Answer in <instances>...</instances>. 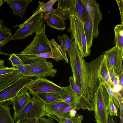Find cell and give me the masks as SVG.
<instances>
[{
	"label": "cell",
	"instance_id": "cell-1",
	"mask_svg": "<svg viewBox=\"0 0 123 123\" xmlns=\"http://www.w3.org/2000/svg\"><path fill=\"white\" fill-rule=\"evenodd\" d=\"M69 57L74 81L81 89L82 96L93 104L94 94L99 85L98 75L103 55L87 62L84 60L78 46L73 41Z\"/></svg>",
	"mask_w": 123,
	"mask_h": 123
},
{
	"label": "cell",
	"instance_id": "cell-2",
	"mask_svg": "<svg viewBox=\"0 0 123 123\" xmlns=\"http://www.w3.org/2000/svg\"><path fill=\"white\" fill-rule=\"evenodd\" d=\"M95 92L93 103L96 123H107L110 95L100 80Z\"/></svg>",
	"mask_w": 123,
	"mask_h": 123
},
{
	"label": "cell",
	"instance_id": "cell-3",
	"mask_svg": "<svg viewBox=\"0 0 123 123\" xmlns=\"http://www.w3.org/2000/svg\"><path fill=\"white\" fill-rule=\"evenodd\" d=\"M43 16V13L37 8L33 14L24 23L14 26L19 28L12 35L10 41L25 39L36 33L44 23Z\"/></svg>",
	"mask_w": 123,
	"mask_h": 123
},
{
	"label": "cell",
	"instance_id": "cell-4",
	"mask_svg": "<svg viewBox=\"0 0 123 123\" xmlns=\"http://www.w3.org/2000/svg\"><path fill=\"white\" fill-rule=\"evenodd\" d=\"M46 27L44 23L35 33V36L31 43L23 50L17 54L27 55L50 51L51 45L46 34Z\"/></svg>",
	"mask_w": 123,
	"mask_h": 123
},
{
	"label": "cell",
	"instance_id": "cell-5",
	"mask_svg": "<svg viewBox=\"0 0 123 123\" xmlns=\"http://www.w3.org/2000/svg\"><path fill=\"white\" fill-rule=\"evenodd\" d=\"M70 21L68 32L71 33V38L74 39L84 57L89 56L84 29V24L74 15H69Z\"/></svg>",
	"mask_w": 123,
	"mask_h": 123
},
{
	"label": "cell",
	"instance_id": "cell-6",
	"mask_svg": "<svg viewBox=\"0 0 123 123\" xmlns=\"http://www.w3.org/2000/svg\"><path fill=\"white\" fill-rule=\"evenodd\" d=\"M53 65L50 61L48 62L47 58H42L32 63L29 64V67L23 76L35 77L37 78H44L55 77L57 70L53 68Z\"/></svg>",
	"mask_w": 123,
	"mask_h": 123
},
{
	"label": "cell",
	"instance_id": "cell-7",
	"mask_svg": "<svg viewBox=\"0 0 123 123\" xmlns=\"http://www.w3.org/2000/svg\"><path fill=\"white\" fill-rule=\"evenodd\" d=\"M44 103L34 95L28 101L22 110L14 119L16 122L24 118L39 119L46 116Z\"/></svg>",
	"mask_w": 123,
	"mask_h": 123
},
{
	"label": "cell",
	"instance_id": "cell-8",
	"mask_svg": "<svg viewBox=\"0 0 123 123\" xmlns=\"http://www.w3.org/2000/svg\"><path fill=\"white\" fill-rule=\"evenodd\" d=\"M37 78L22 76L11 85L0 92V103L11 101L19 92Z\"/></svg>",
	"mask_w": 123,
	"mask_h": 123
},
{
	"label": "cell",
	"instance_id": "cell-9",
	"mask_svg": "<svg viewBox=\"0 0 123 123\" xmlns=\"http://www.w3.org/2000/svg\"><path fill=\"white\" fill-rule=\"evenodd\" d=\"M29 93L32 95L38 92H48L61 94L64 87L60 86L45 78H37L27 86Z\"/></svg>",
	"mask_w": 123,
	"mask_h": 123
},
{
	"label": "cell",
	"instance_id": "cell-10",
	"mask_svg": "<svg viewBox=\"0 0 123 123\" xmlns=\"http://www.w3.org/2000/svg\"><path fill=\"white\" fill-rule=\"evenodd\" d=\"M92 23L93 27V38L98 36V25L103 19L98 3L95 0H81Z\"/></svg>",
	"mask_w": 123,
	"mask_h": 123
},
{
	"label": "cell",
	"instance_id": "cell-11",
	"mask_svg": "<svg viewBox=\"0 0 123 123\" xmlns=\"http://www.w3.org/2000/svg\"><path fill=\"white\" fill-rule=\"evenodd\" d=\"M103 55L107 59L109 70L111 67H112L119 74L123 70V49L115 46L104 52Z\"/></svg>",
	"mask_w": 123,
	"mask_h": 123
},
{
	"label": "cell",
	"instance_id": "cell-12",
	"mask_svg": "<svg viewBox=\"0 0 123 123\" xmlns=\"http://www.w3.org/2000/svg\"><path fill=\"white\" fill-rule=\"evenodd\" d=\"M64 89L63 92L60 94L62 100L74 110L77 111L80 109L85 110L80 103L81 96L78 95L73 90L70 85L64 87Z\"/></svg>",
	"mask_w": 123,
	"mask_h": 123
},
{
	"label": "cell",
	"instance_id": "cell-13",
	"mask_svg": "<svg viewBox=\"0 0 123 123\" xmlns=\"http://www.w3.org/2000/svg\"><path fill=\"white\" fill-rule=\"evenodd\" d=\"M28 90L27 88L24 89L18 93L11 100L14 110V119L15 118L31 98Z\"/></svg>",
	"mask_w": 123,
	"mask_h": 123
},
{
	"label": "cell",
	"instance_id": "cell-14",
	"mask_svg": "<svg viewBox=\"0 0 123 123\" xmlns=\"http://www.w3.org/2000/svg\"><path fill=\"white\" fill-rule=\"evenodd\" d=\"M57 1V0H50L45 3L39 1L38 6L37 8L40 12L53 13L62 18L64 20H66L69 16L68 11H64L58 8L55 9L53 8L54 4Z\"/></svg>",
	"mask_w": 123,
	"mask_h": 123
},
{
	"label": "cell",
	"instance_id": "cell-15",
	"mask_svg": "<svg viewBox=\"0 0 123 123\" xmlns=\"http://www.w3.org/2000/svg\"><path fill=\"white\" fill-rule=\"evenodd\" d=\"M7 3L12 10L13 15L19 16L21 19L24 17L28 5L32 1L31 0H3Z\"/></svg>",
	"mask_w": 123,
	"mask_h": 123
},
{
	"label": "cell",
	"instance_id": "cell-16",
	"mask_svg": "<svg viewBox=\"0 0 123 123\" xmlns=\"http://www.w3.org/2000/svg\"><path fill=\"white\" fill-rule=\"evenodd\" d=\"M43 19L47 25L58 30L63 31L66 28V25L63 19L54 14L43 13Z\"/></svg>",
	"mask_w": 123,
	"mask_h": 123
},
{
	"label": "cell",
	"instance_id": "cell-17",
	"mask_svg": "<svg viewBox=\"0 0 123 123\" xmlns=\"http://www.w3.org/2000/svg\"><path fill=\"white\" fill-rule=\"evenodd\" d=\"M51 45V51L54 57V60L59 61L64 60L67 63H69L67 55V50L66 47L61 44L59 45L53 39L50 40Z\"/></svg>",
	"mask_w": 123,
	"mask_h": 123
},
{
	"label": "cell",
	"instance_id": "cell-18",
	"mask_svg": "<svg viewBox=\"0 0 123 123\" xmlns=\"http://www.w3.org/2000/svg\"><path fill=\"white\" fill-rule=\"evenodd\" d=\"M87 13L85 6L81 0H74L69 15L75 16L84 24Z\"/></svg>",
	"mask_w": 123,
	"mask_h": 123
},
{
	"label": "cell",
	"instance_id": "cell-19",
	"mask_svg": "<svg viewBox=\"0 0 123 123\" xmlns=\"http://www.w3.org/2000/svg\"><path fill=\"white\" fill-rule=\"evenodd\" d=\"M84 29L87 45V51L90 55L92 45L93 37V27L92 23L87 12V13Z\"/></svg>",
	"mask_w": 123,
	"mask_h": 123
},
{
	"label": "cell",
	"instance_id": "cell-20",
	"mask_svg": "<svg viewBox=\"0 0 123 123\" xmlns=\"http://www.w3.org/2000/svg\"><path fill=\"white\" fill-rule=\"evenodd\" d=\"M11 101L0 103V123H15L8 104Z\"/></svg>",
	"mask_w": 123,
	"mask_h": 123
},
{
	"label": "cell",
	"instance_id": "cell-21",
	"mask_svg": "<svg viewBox=\"0 0 123 123\" xmlns=\"http://www.w3.org/2000/svg\"><path fill=\"white\" fill-rule=\"evenodd\" d=\"M45 115L55 119L59 123H81L83 119L82 115L77 113L74 116L68 118L61 117L52 113L46 112Z\"/></svg>",
	"mask_w": 123,
	"mask_h": 123
},
{
	"label": "cell",
	"instance_id": "cell-22",
	"mask_svg": "<svg viewBox=\"0 0 123 123\" xmlns=\"http://www.w3.org/2000/svg\"><path fill=\"white\" fill-rule=\"evenodd\" d=\"M33 95L40 99L44 104L56 101L62 100L60 94L56 93L38 92L36 93Z\"/></svg>",
	"mask_w": 123,
	"mask_h": 123
},
{
	"label": "cell",
	"instance_id": "cell-23",
	"mask_svg": "<svg viewBox=\"0 0 123 123\" xmlns=\"http://www.w3.org/2000/svg\"><path fill=\"white\" fill-rule=\"evenodd\" d=\"M12 36L11 29L2 24L0 25V53L1 48L10 41Z\"/></svg>",
	"mask_w": 123,
	"mask_h": 123
},
{
	"label": "cell",
	"instance_id": "cell-24",
	"mask_svg": "<svg viewBox=\"0 0 123 123\" xmlns=\"http://www.w3.org/2000/svg\"><path fill=\"white\" fill-rule=\"evenodd\" d=\"M68 106V104L63 101H57L44 104V108L46 112L52 113Z\"/></svg>",
	"mask_w": 123,
	"mask_h": 123
},
{
	"label": "cell",
	"instance_id": "cell-25",
	"mask_svg": "<svg viewBox=\"0 0 123 123\" xmlns=\"http://www.w3.org/2000/svg\"><path fill=\"white\" fill-rule=\"evenodd\" d=\"M99 74L104 81L112 89L114 86L110 77L107 59L104 56L100 67Z\"/></svg>",
	"mask_w": 123,
	"mask_h": 123
},
{
	"label": "cell",
	"instance_id": "cell-26",
	"mask_svg": "<svg viewBox=\"0 0 123 123\" xmlns=\"http://www.w3.org/2000/svg\"><path fill=\"white\" fill-rule=\"evenodd\" d=\"M114 43L116 46L123 49V28L121 24L117 25L114 28Z\"/></svg>",
	"mask_w": 123,
	"mask_h": 123
},
{
	"label": "cell",
	"instance_id": "cell-27",
	"mask_svg": "<svg viewBox=\"0 0 123 123\" xmlns=\"http://www.w3.org/2000/svg\"><path fill=\"white\" fill-rule=\"evenodd\" d=\"M57 37L61 44L64 46L66 48L69 56L73 46V40L71 38L70 39L65 34L62 36L58 35Z\"/></svg>",
	"mask_w": 123,
	"mask_h": 123
},
{
	"label": "cell",
	"instance_id": "cell-28",
	"mask_svg": "<svg viewBox=\"0 0 123 123\" xmlns=\"http://www.w3.org/2000/svg\"><path fill=\"white\" fill-rule=\"evenodd\" d=\"M22 75L18 72L0 75V86L3 85Z\"/></svg>",
	"mask_w": 123,
	"mask_h": 123
},
{
	"label": "cell",
	"instance_id": "cell-29",
	"mask_svg": "<svg viewBox=\"0 0 123 123\" xmlns=\"http://www.w3.org/2000/svg\"><path fill=\"white\" fill-rule=\"evenodd\" d=\"M74 0H58L57 8L69 12L72 7Z\"/></svg>",
	"mask_w": 123,
	"mask_h": 123
},
{
	"label": "cell",
	"instance_id": "cell-30",
	"mask_svg": "<svg viewBox=\"0 0 123 123\" xmlns=\"http://www.w3.org/2000/svg\"><path fill=\"white\" fill-rule=\"evenodd\" d=\"M117 107L112 98V97L110 95L109 101L108 106V112L110 116H119L118 113V110Z\"/></svg>",
	"mask_w": 123,
	"mask_h": 123
},
{
	"label": "cell",
	"instance_id": "cell-31",
	"mask_svg": "<svg viewBox=\"0 0 123 123\" xmlns=\"http://www.w3.org/2000/svg\"><path fill=\"white\" fill-rule=\"evenodd\" d=\"M8 59L13 67L17 68L24 64L21 58L14 53L10 55Z\"/></svg>",
	"mask_w": 123,
	"mask_h": 123
},
{
	"label": "cell",
	"instance_id": "cell-32",
	"mask_svg": "<svg viewBox=\"0 0 123 123\" xmlns=\"http://www.w3.org/2000/svg\"><path fill=\"white\" fill-rule=\"evenodd\" d=\"M69 85L71 88L78 95L81 96L83 94L81 90L78 85L75 82L73 77L70 76L68 78Z\"/></svg>",
	"mask_w": 123,
	"mask_h": 123
},
{
	"label": "cell",
	"instance_id": "cell-33",
	"mask_svg": "<svg viewBox=\"0 0 123 123\" xmlns=\"http://www.w3.org/2000/svg\"><path fill=\"white\" fill-rule=\"evenodd\" d=\"M17 68L14 67H8L4 66L0 69V75L18 72Z\"/></svg>",
	"mask_w": 123,
	"mask_h": 123
},
{
	"label": "cell",
	"instance_id": "cell-34",
	"mask_svg": "<svg viewBox=\"0 0 123 123\" xmlns=\"http://www.w3.org/2000/svg\"><path fill=\"white\" fill-rule=\"evenodd\" d=\"M116 1L117 4L119 8L121 18V25L123 26V0H116Z\"/></svg>",
	"mask_w": 123,
	"mask_h": 123
},
{
	"label": "cell",
	"instance_id": "cell-35",
	"mask_svg": "<svg viewBox=\"0 0 123 123\" xmlns=\"http://www.w3.org/2000/svg\"><path fill=\"white\" fill-rule=\"evenodd\" d=\"M40 123H56L52 118L49 117H42L39 119Z\"/></svg>",
	"mask_w": 123,
	"mask_h": 123
},
{
	"label": "cell",
	"instance_id": "cell-36",
	"mask_svg": "<svg viewBox=\"0 0 123 123\" xmlns=\"http://www.w3.org/2000/svg\"><path fill=\"white\" fill-rule=\"evenodd\" d=\"M37 119L35 118H24L17 121L16 123H35Z\"/></svg>",
	"mask_w": 123,
	"mask_h": 123
},
{
	"label": "cell",
	"instance_id": "cell-37",
	"mask_svg": "<svg viewBox=\"0 0 123 123\" xmlns=\"http://www.w3.org/2000/svg\"><path fill=\"white\" fill-rule=\"evenodd\" d=\"M109 74L110 78L112 82L115 77L117 75L115 69L112 67H111L109 70Z\"/></svg>",
	"mask_w": 123,
	"mask_h": 123
},
{
	"label": "cell",
	"instance_id": "cell-38",
	"mask_svg": "<svg viewBox=\"0 0 123 123\" xmlns=\"http://www.w3.org/2000/svg\"><path fill=\"white\" fill-rule=\"evenodd\" d=\"M18 79L13 80L8 83L3 85L0 86V92L12 84L16 80Z\"/></svg>",
	"mask_w": 123,
	"mask_h": 123
},
{
	"label": "cell",
	"instance_id": "cell-39",
	"mask_svg": "<svg viewBox=\"0 0 123 123\" xmlns=\"http://www.w3.org/2000/svg\"><path fill=\"white\" fill-rule=\"evenodd\" d=\"M112 90L113 92L114 93L120 92L121 91L123 90V86L119 84L114 86L112 89Z\"/></svg>",
	"mask_w": 123,
	"mask_h": 123
},
{
	"label": "cell",
	"instance_id": "cell-40",
	"mask_svg": "<svg viewBox=\"0 0 123 123\" xmlns=\"http://www.w3.org/2000/svg\"><path fill=\"white\" fill-rule=\"evenodd\" d=\"M119 77L118 75L117 74L115 77L114 80L112 81V83L114 86H116L119 84Z\"/></svg>",
	"mask_w": 123,
	"mask_h": 123
},
{
	"label": "cell",
	"instance_id": "cell-41",
	"mask_svg": "<svg viewBox=\"0 0 123 123\" xmlns=\"http://www.w3.org/2000/svg\"><path fill=\"white\" fill-rule=\"evenodd\" d=\"M119 77V84L123 86V70H122L120 73L118 75Z\"/></svg>",
	"mask_w": 123,
	"mask_h": 123
},
{
	"label": "cell",
	"instance_id": "cell-42",
	"mask_svg": "<svg viewBox=\"0 0 123 123\" xmlns=\"http://www.w3.org/2000/svg\"><path fill=\"white\" fill-rule=\"evenodd\" d=\"M107 123H117L116 121H114L112 117L109 115L108 116Z\"/></svg>",
	"mask_w": 123,
	"mask_h": 123
},
{
	"label": "cell",
	"instance_id": "cell-43",
	"mask_svg": "<svg viewBox=\"0 0 123 123\" xmlns=\"http://www.w3.org/2000/svg\"><path fill=\"white\" fill-rule=\"evenodd\" d=\"M4 60H0V69L4 67Z\"/></svg>",
	"mask_w": 123,
	"mask_h": 123
},
{
	"label": "cell",
	"instance_id": "cell-44",
	"mask_svg": "<svg viewBox=\"0 0 123 123\" xmlns=\"http://www.w3.org/2000/svg\"><path fill=\"white\" fill-rule=\"evenodd\" d=\"M4 2L3 1V0H0V8L1 6Z\"/></svg>",
	"mask_w": 123,
	"mask_h": 123
},
{
	"label": "cell",
	"instance_id": "cell-45",
	"mask_svg": "<svg viewBox=\"0 0 123 123\" xmlns=\"http://www.w3.org/2000/svg\"><path fill=\"white\" fill-rule=\"evenodd\" d=\"M121 120V122L120 123H123V117L122 118Z\"/></svg>",
	"mask_w": 123,
	"mask_h": 123
},
{
	"label": "cell",
	"instance_id": "cell-46",
	"mask_svg": "<svg viewBox=\"0 0 123 123\" xmlns=\"http://www.w3.org/2000/svg\"><path fill=\"white\" fill-rule=\"evenodd\" d=\"M3 21L1 19H0V25L2 24L3 22Z\"/></svg>",
	"mask_w": 123,
	"mask_h": 123
},
{
	"label": "cell",
	"instance_id": "cell-47",
	"mask_svg": "<svg viewBox=\"0 0 123 123\" xmlns=\"http://www.w3.org/2000/svg\"><path fill=\"white\" fill-rule=\"evenodd\" d=\"M35 123H40L39 120H37Z\"/></svg>",
	"mask_w": 123,
	"mask_h": 123
}]
</instances>
